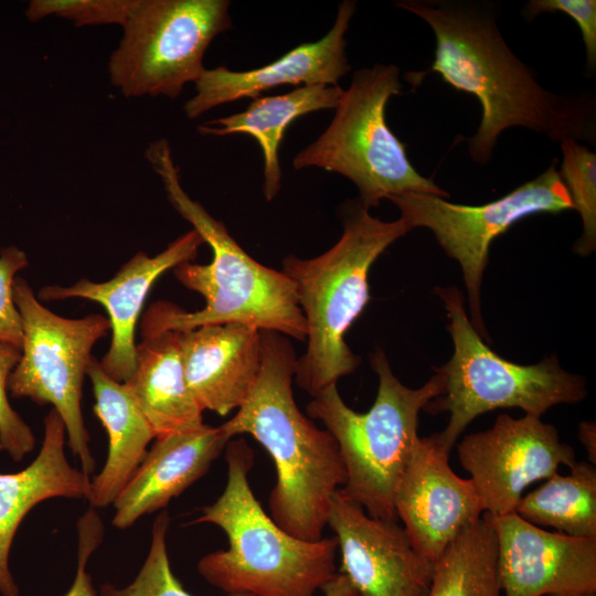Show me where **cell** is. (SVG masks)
<instances>
[{
	"instance_id": "cell-20",
	"label": "cell",
	"mask_w": 596,
	"mask_h": 596,
	"mask_svg": "<svg viewBox=\"0 0 596 596\" xmlns=\"http://www.w3.org/2000/svg\"><path fill=\"white\" fill-rule=\"evenodd\" d=\"M65 426L51 408L44 418V437L36 458L23 470L0 473V594L19 596L9 570L15 532L31 509L51 498H87L91 476L74 468L64 453Z\"/></svg>"
},
{
	"instance_id": "cell-21",
	"label": "cell",
	"mask_w": 596,
	"mask_h": 596,
	"mask_svg": "<svg viewBox=\"0 0 596 596\" xmlns=\"http://www.w3.org/2000/svg\"><path fill=\"white\" fill-rule=\"evenodd\" d=\"M132 375L124 382L148 421L155 437L182 433L203 425L202 408L184 373L179 331L141 336Z\"/></svg>"
},
{
	"instance_id": "cell-17",
	"label": "cell",
	"mask_w": 596,
	"mask_h": 596,
	"mask_svg": "<svg viewBox=\"0 0 596 596\" xmlns=\"http://www.w3.org/2000/svg\"><path fill=\"white\" fill-rule=\"evenodd\" d=\"M355 8L354 1H343L323 38L300 44L267 65L244 72L224 66L206 68L195 82L194 96L184 104L187 117L194 119L244 97L257 98L262 92L281 85H338L350 71L345 33Z\"/></svg>"
},
{
	"instance_id": "cell-30",
	"label": "cell",
	"mask_w": 596,
	"mask_h": 596,
	"mask_svg": "<svg viewBox=\"0 0 596 596\" xmlns=\"http://www.w3.org/2000/svg\"><path fill=\"white\" fill-rule=\"evenodd\" d=\"M29 265L28 257L17 246L0 253V342L22 345L23 330L20 312L13 300L12 286L17 274Z\"/></svg>"
},
{
	"instance_id": "cell-3",
	"label": "cell",
	"mask_w": 596,
	"mask_h": 596,
	"mask_svg": "<svg viewBox=\"0 0 596 596\" xmlns=\"http://www.w3.org/2000/svg\"><path fill=\"white\" fill-rule=\"evenodd\" d=\"M146 158L173 209L209 244L213 258L206 265L187 262L173 268L184 287L204 297L205 306L188 312L168 301L155 302L143 315L141 336L234 322L306 341V321L291 279L252 258L223 223L185 193L166 139L150 143Z\"/></svg>"
},
{
	"instance_id": "cell-13",
	"label": "cell",
	"mask_w": 596,
	"mask_h": 596,
	"mask_svg": "<svg viewBox=\"0 0 596 596\" xmlns=\"http://www.w3.org/2000/svg\"><path fill=\"white\" fill-rule=\"evenodd\" d=\"M449 454L436 433L418 437L394 494L396 518L413 547L433 564L485 512L472 481L450 468Z\"/></svg>"
},
{
	"instance_id": "cell-7",
	"label": "cell",
	"mask_w": 596,
	"mask_h": 596,
	"mask_svg": "<svg viewBox=\"0 0 596 596\" xmlns=\"http://www.w3.org/2000/svg\"><path fill=\"white\" fill-rule=\"evenodd\" d=\"M435 291L447 312L454 353L447 363L434 368L445 380V392L423 411L449 413L447 426L436 433L446 449L451 451L466 427L490 411L518 407L541 417L555 405L586 397L585 379L565 371L556 355L531 365L501 358L471 324L461 291L456 287H437Z\"/></svg>"
},
{
	"instance_id": "cell-23",
	"label": "cell",
	"mask_w": 596,
	"mask_h": 596,
	"mask_svg": "<svg viewBox=\"0 0 596 596\" xmlns=\"http://www.w3.org/2000/svg\"><path fill=\"white\" fill-rule=\"evenodd\" d=\"M342 92L339 85H305L283 95L255 98L244 111L206 121L198 130L203 135L246 134L254 138L264 156L263 193L272 201L281 188L278 150L286 129L306 114L336 108Z\"/></svg>"
},
{
	"instance_id": "cell-1",
	"label": "cell",
	"mask_w": 596,
	"mask_h": 596,
	"mask_svg": "<svg viewBox=\"0 0 596 596\" xmlns=\"http://www.w3.org/2000/svg\"><path fill=\"white\" fill-rule=\"evenodd\" d=\"M395 6L425 21L436 39L429 71L482 107L468 152L487 164L499 136L523 127L551 140L595 145L596 109L590 93L556 94L541 86L531 68L508 46L493 3L475 0H401Z\"/></svg>"
},
{
	"instance_id": "cell-27",
	"label": "cell",
	"mask_w": 596,
	"mask_h": 596,
	"mask_svg": "<svg viewBox=\"0 0 596 596\" xmlns=\"http://www.w3.org/2000/svg\"><path fill=\"white\" fill-rule=\"evenodd\" d=\"M170 518L167 511L155 520L148 555L136 578L126 587L117 588L106 583L100 587L99 596H192L184 589L171 570L167 532ZM230 596H253L251 594H233Z\"/></svg>"
},
{
	"instance_id": "cell-4",
	"label": "cell",
	"mask_w": 596,
	"mask_h": 596,
	"mask_svg": "<svg viewBox=\"0 0 596 596\" xmlns=\"http://www.w3.org/2000/svg\"><path fill=\"white\" fill-rule=\"evenodd\" d=\"M225 458L223 492L191 523L219 526L228 547L204 555L198 563L200 575L228 596H315L337 574L336 536L301 540L266 513L248 481L254 453L244 439H231Z\"/></svg>"
},
{
	"instance_id": "cell-18",
	"label": "cell",
	"mask_w": 596,
	"mask_h": 596,
	"mask_svg": "<svg viewBox=\"0 0 596 596\" xmlns=\"http://www.w3.org/2000/svg\"><path fill=\"white\" fill-rule=\"evenodd\" d=\"M188 385L204 409L226 416L240 408L262 365L260 330L242 323L206 324L179 331Z\"/></svg>"
},
{
	"instance_id": "cell-33",
	"label": "cell",
	"mask_w": 596,
	"mask_h": 596,
	"mask_svg": "<svg viewBox=\"0 0 596 596\" xmlns=\"http://www.w3.org/2000/svg\"><path fill=\"white\" fill-rule=\"evenodd\" d=\"M323 596H358V592L352 586L348 577L337 572V574L321 588Z\"/></svg>"
},
{
	"instance_id": "cell-2",
	"label": "cell",
	"mask_w": 596,
	"mask_h": 596,
	"mask_svg": "<svg viewBox=\"0 0 596 596\" xmlns=\"http://www.w3.org/2000/svg\"><path fill=\"white\" fill-rule=\"evenodd\" d=\"M258 379L235 415L221 425L232 439L253 436L269 454L277 480L268 507L286 532L306 541L323 538L331 500L347 480L339 447L298 408L292 392L297 356L289 339L260 330Z\"/></svg>"
},
{
	"instance_id": "cell-34",
	"label": "cell",
	"mask_w": 596,
	"mask_h": 596,
	"mask_svg": "<svg viewBox=\"0 0 596 596\" xmlns=\"http://www.w3.org/2000/svg\"><path fill=\"white\" fill-rule=\"evenodd\" d=\"M578 438L588 455V461L596 462V428L593 422H582L578 430Z\"/></svg>"
},
{
	"instance_id": "cell-6",
	"label": "cell",
	"mask_w": 596,
	"mask_h": 596,
	"mask_svg": "<svg viewBox=\"0 0 596 596\" xmlns=\"http://www.w3.org/2000/svg\"><path fill=\"white\" fill-rule=\"evenodd\" d=\"M370 358L379 387L368 412L350 408L334 384L312 397L307 413L321 421L338 444L347 473L343 494L373 518L397 520L394 494L419 437V412L444 394L445 380L435 372L424 385L411 389L394 375L382 350Z\"/></svg>"
},
{
	"instance_id": "cell-26",
	"label": "cell",
	"mask_w": 596,
	"mask_h": 596,
	"mask_svg": "<svg viewBox=\"0 0 596 596\" xmlns=\"http://www.w3.org/2000/svg\"><path fill=\"white\" fill-rule=\"evenodd\" d=\"M561 150L560 175L583 224V233L573 251L587 256L596 247V153L571 138L561 141Z\"/></svg>"
},
{
	"instance_id": "cell-12",
	"label": "cell",
	"mask_w": 596,
	"mask_h": 596,
	"mask_svg": "<svg viewBox=\"0 0 596 596\" xmlns=\"http://www.w3.org/2000/svg\"><path fill=\"white\" fill-rule=\"evenodd\" d=\"M458 459L492 517L514 512L526 487L571 467L575 451L540 416L497 417L492 427L469 434L457 446Z\"/></svg>"
},
{
	"instance_id": "cell-28",
	"label": "cell",
	"mask_w": 596,
	"mask_h": 596,
	"mask_svg": "<svg viewBox=\"0 0 596 596\" xmlns=\"http://www.w3.org/2000/svg\"><path fill=\"white\" fill-rule=\"evenodd\" d=\"M135 0H33L26 17L39 21L45 17H60L76 26L118 24L123 25Z\"/></svg>"
},
{
	"instance_id": "cell-35",
	"label": "cell",
	"mask_w": 596,
	"mask_h": 596,
	"mask_svg": "<svg viewBox=\"0 0 596 596\" xmlns=\"http://www.w3.org/2000/svg\"><path fill=\"white\" fill-rule=\"evenodd\" d=\"M546 596H596V594H588V595H546Z\"/></svg>"
},
{
	"instance_id": "cell-15",
	"label": "cell",
	"mask_w": 596,
	"mask_h": 596,
	"mask_svg": "<svg viewBox=\"0 0 596 596\" xmlns=\"http://www.w3.org/2000/svg\"><path fill=\"white\" fill-rule=\"evenodd\" d=\"M496 533L502 596L596 594V539L486 513Z\"/></svg>"
},
{
	"instance_id": "cell-31",
	"label": "cell",
	"mask_w": 596,
	"mask_h": 596,
	"mask_svg": "<svg viewBox=\"0 0 596 596\" xmlns=\"http://www.w3.org/2000/svg\"><path fill=\"white\" fill-rule=\"evenodd\" d=\"M563 12L581 29L589 72L596 68V1L595 0H530L523 14L530 20L542 13Z\"/></svg>"
},
{
	"instance_id": "cell-24",
	"label": "cell",
	"mask_w": 596,
	"mask_h": 596,
	"mask_svg": "<svg viewBox=\"0 0 596 596\" xmlns=\"http://www.w3.org/2000/svg\"><path fill=\"white\" fill-rule=\"evenodd\" d=\"M514 513L540 526L577 538L596 539V468L575 461L567 475L555 472L523 494Z\"/></svg>"
},
{
	"instance_id": "cell-36",
	"label": "cell",
	"mask_w": 596,
	"mask_h": 596,
	"mask_svg": "<svg viewBox=\"0 0 596 596\" xmlns=\"http://www.w3.org/2000/svg\"><path fill=\"white\" fill-rule=\"evenodd\" d=\"M358 596H362V595L359 594Z\"/></svg>"
},
{
	"instance_id": "cell-22",
	"label": "cell",
	"mask_w": 596,
	"mask_h": 596,
	"mask_svg": "<svg viewBox=\"0 0 596 596\" xmlns=\"http://www.w3.org/2000/svg\"><path fill=\"white\" fill-rule=\"evenodd\" d=\"M87 376L95 397L94 413L108 435L107 459L102 471L91 480L87 499L93 507L104 508L114 503L156 437L124 383L109 377L95 358L88 365Z\"/></svg>"
},
{
	"instance_id": "cell-5",
	"label": "cell",
	"mask_w": 596,
	"mask_h": 596,
	"mask_svg": "<svg viewBox=\"0 0 596 596\" xmlns=\"http://www.w3.org/2000/svg\"><path fill=\"white\" fill-rule=\"evenodd\" d=\"M409 231L401 217L385 222L372 216L359 200L347 207L343 232L331 248L313 258L289 255L283 260L307 328V348L296 361L294 379L310 396L337 384L360 364L345 333L370 300L372 265Z\"/></svg>"
},
{
	"instance_id": "cell-9",
	"label": "cell",
	"mask_w": 596,
	"mask_h": 596,
	"mask_svg": "<svg viewBox=\"0 0 596 596\" xmlns=\"http://www.w3.org/2000/svg\"><path fill=\"white\" fill-rule=\"evenodd\" d=\"M227 0H135L108 62L113 86L126 97H178L206 70L204 54L232 28Z\"/></svg>"
},
{
	"instance_id": "cell-16",
	"label": "cell",
	"mask_w": 596,
	"mask_h": 596,
	"mask_svg": "<svg viewBox=\"0 0 596 596\" xmlns=\"http://www.w3.org/2000/svg\"><path fill=\"white\" fill-rule=\"evenodd\" d=\"M203 243L199 233L191 230L156 256L136 253L107 281L82 278L67 287L45 286L39 291V298L44 301L84 298L99 302L108 313L111 331L109 349L99 365L109 377L124 383L135 370L136 324L151 286L169 269L193 262Z\"/></svg>"
},
{
	"instance_id": "cell-19",
	"label": "cell",
	"mask_w": 596,
	"mask_h": 596,
	"mask_svg": "<svg viewBox=\"0 0 596 596\" xmlns=\"http://www.w3.org/2000/svg\"><path fill=\"white\" fill-rule=\"evenodd\" d=\"M155 439L113 503V524L117 529H127L141 517L164 508L206 473L231 440L221 426L205 424Z\"/></svg>"
},
{
	"instance_id": "cell-14",
	"label": "cell",
	"mask_w": 596,
	"mask_h": 596,
	"mask_svg": "<svg viewBox=\"0 0 596 596\" xmlns=\"http://www.w3.org/2000/svg\"><path fill=\"white\" fill-rule=\"evenodd\" d=\"M327 524L341 554L340 573L362 596H427L434 564L413 547L397 520L369 515L341 488L331 500Z\"/></svg>"
},
{
	"instance_id": "cell-32",
	"label": "cell",
	"mask_w": 596,
	"mask_h": 596,
	"mask_svg": "<svg viewBox=\"0 0 596 596\" xmlns=\"http://www.w3.org/2000/svg\"><path fill=\"white\" fill-rule=\"evenodd\" d=\"M104 526L95 510L89 509L77 521V568L72 586L64 596H97L86 567L94 551L100 545Z\"/></svg>"
},
{
	"instance_id": "cell-8",
	"label": "cell",
	"mask_w": 596,
	"mask_h": 596,
	"mask_svg": "<svg viewBox=\"0 0 596 596\" xmlns=\"http://www.w3.org/2000/svg\"><path fill=\"white\" fill-rule=\"evenodd\" d=\"M400 68L375 64L353 73L327 129L294 158L296 170L321 168L354 183L370 210L381 200L404 193L449 198L408 159L406 146L390 129L385 108L401 93Z\"/></svg>"
},
{
	"instance_id": "cell-29",
	"label": "cell",
	"mask_w": 596,
	"mask_h": 596,
	"mask_svg": "<svg viewBox=\"0 0 596 596\" xmlns=\"http://www.w3.org/2000/svg\"><path fill=\"white\" fill-rule=\"evenodd\" d=\"M20 358V347L0 342V450L14 461L22 460L35 446L32 429L11 407L7 395L9 376Z\"/></svg>"
},
{
	"instance_id": "cell-11",
	"label": "cell",
	"mask_w": 596,
	"mask_h": 596,
	"mask_svg": "<svg viewBox=\"0 0 596 596\" xmlns=\"http://www.w3.org/2000/svg\"><path fill=\"white\" fill-rule=\"evenodd\" d=\"M556 162L553 160L533 180L482 205L457 204L424 193L387 198L409 230L428 228L443 251L457 260L468 292L470 322L482 339L488 338V332L481 315L480 291L492 241L530 215L574 209Z\"/></svg>"
},
{
	"instance_id": "cell-10",
	"label": "cell",
	"mask_w": 596,
	"mask_h": 596,
	"mask_svg": "<svg viewBox=\"0 0 596 596\" xmlns=\"http://www.w3.org/2000/svg\"><path fill=\"white\" fill-rule=\"evenodd\" d=\"M13 300L22 321L21 358L8 380L14 397L51 404L62 418L67 443L89 475L95 459L82 408V386L95 343L110 330L108 318L91 313L79 319L61 317L44 307L24 278L15 277Z\"/></svg>"
},
{
	"instance_id": "cell-25",
	"label": "cell",
	"mask_w": 596,
	"mask_h": 596,
	"mask_svg": "<svg viewBox=\"0 0 596 596\" xmlns=\"http://www.w3.org/2000/svg\"><path fill=\"white\" fill-rule=\"evenodd\" d=\"M427 596H502L497 539L486 513L436 561Z\"/></svg>"
}]
</instances>
